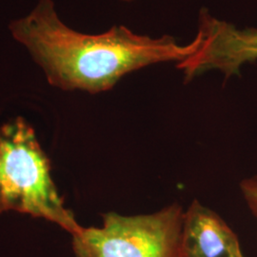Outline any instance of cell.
Here are the masks:
<instances>
[{
  "label": "cell",
  "instance_id": "3957f363",
  "mask_svg": "<svg viewBox=\"0 0 257 257\" xmlns=\"http://www.w3.org/2000/svg\"><path fill=\"white\" fill-rule=\"evenodd\" d=\"M184 212L178 204L152 214H103L101 228L73 236L75 257H181Z\"/></svg>",
  "mask_w": 257,
  "mask_h": 257
},
{
  "label": "cell",
  "instance_id": "6da1fadb",
  "mask_svg": "<svg viewBox=\"0 0 257 257\" xmlns=\"http://www.w3.org/2000/svg\"><path fill=\"white\" fill-rule=\"evenodd\" d=\"M8 28L50 85L90 93L109 91L126 74L149 65L181 62L201 43L198 33L190 44L181 45L175 37L140 36L125 26H113L99 35L82 34L58 17L54 0H38L29 14L11 21Z\"/></svg>",
  "mask_w": 257,
  "mask_h": 257
},
{
  "label": "cell",
  "instance_id": "5b68a950",
  "mask_svg": "<svg viewBox=\"0 0 257 257\" xmlns=\"http://www.w3.org/2000/svg\"><path fill=\"white\" fill-rule=\"evenodd\" d=\"M181 257H244L237 235L220 216L194 200L184 212Z\"/></svg>",
  "mask_w": 257,
  "mask_h": 257
},
{
  "label": "cell",
  "instance_id": "277c9868",
  "mask_svg": "<svg viewBox=\"0 0 257 257\" xmlns=\"http://www.w3.org/2000/svg\"><path fill=\"white\" fill-rule=\"evenodd\" d=\"M197 33L201 36L197 51L176 65L183 71L187 82L211 70H219L230 77L239 74L242 65L257 60L255 28L239 29L202 9Z\"/></svg>",
  "mask_w": 257,
  "mask_h": 257
},
{
  "label": "cell",
  "instance_id": "8992f818",
  "mask_svg": "<svg viewBox=\"0 0 257 257\" xmlns=\"http://www.w3.org/2000/svg\"><path fill=\"white\" fill-rule=\"evenodd\" d=\"M240 187L249 209L257 218V176L245 179Z\"/></svg>",
  "mask_w": 257,
  "mask_h": 257
},
{
  "label": "cell",
  "instance_id": "52a82bcc",
  "mask_svg": "<svg viewBox=\"0 0 257 257\" xmlns=\"http://www.w3.org/2000/svg\"><path fill=\"white\" fill-rule=\"evenodd\" d=\"M121 1H125V2H131V1H134V0H121Z\"/></svg>",
  "mask_w": 257,
  "mask_h": 257
},
{
  "label": "cell",
  "instance_id": "7a4b0ae2",
  "mask_svg": "<svg viewBox=\"0 0 257 257\" xmlns=\"http://www.w3.org/2000/svg\"><path fill=\"white\" fill-rule=\"evenodd\" d=\"M10 211L46 219L72 235L82 229L58 194L35 130L22 117L0 127V212Z\"/></svg>",
  "mask_w": 257,
  "mask_h": 257
}]
</instances>
